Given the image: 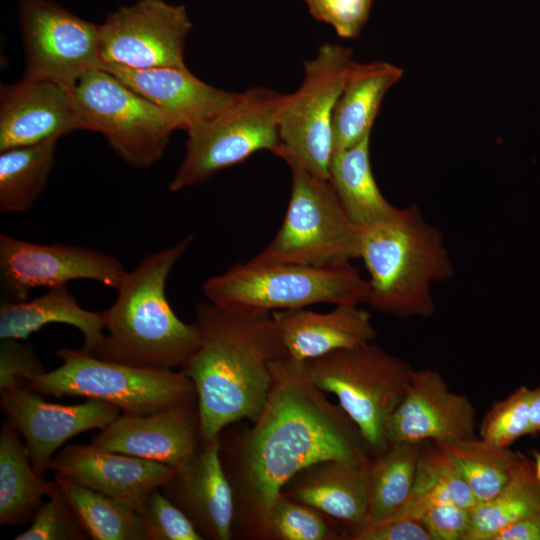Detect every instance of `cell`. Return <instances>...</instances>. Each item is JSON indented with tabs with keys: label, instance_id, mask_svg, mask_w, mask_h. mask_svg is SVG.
Returning a JSON list of instances; mask_svg holds the SVG:
<instances>
[{
	"label": "cell",
	"instance_id": "1",
	"mask_svg": "<svg viewBox=\"0 0 540 540\" xmlns=\"http://www.w3.org/2000/svg\"><path fill=\"white\" fill-rule=\"evenodd\" d=\"M266 404L252 427L229 439L219 434L220 458L232 487L233 537L267 540L272 506L300 471L329 459L372 457L359 429L310 380L303 362L272 366Z\"/></svg>",
	"mask_w": 540,
	"mask_h": 540
},
{
	"label": "cell",
	"instance_id": "2",
	"mask_svg": "<svg viewBox=\"0 0 540 540\" xmlns=\"http://www.w3.org/2000/svg\"><path fill=\"white\" fill-rule=\"evenodd\" d=\"M200 343L181 370L192 380L204 440L261 414L273 363L287 357L271 314L240 315L211 302L196 306Z\"/></svg>",
	"mask_w": 540,
	"mask_h": 540
},
{
	"label": "cell",
	"instance_id": "3",
	"mask_svg": "<svg viewBox=\"0 0 540 540\" xmlns=\"http://www.w3.org/2000/svg\"><path fill=\"white\" fill-rule=\"evenodd\" d=\"M194 240L189 234L176 244L146 255L127 273L112 306L105 311V339L92 354L145 368L182 367L200 343L195 323L183 322L166 297L168 276Z\"/></svg>",
	"mask_w": 540,
	"mask_h": 540
},
{
	"label": "cell",
	"instance_id": "4",
	"mask_svg": "<svg viewBox=\"0 0 540 540\" xmlns=\"http://www.w3.org/2000/svg\"><path fill=\"white\" fill-rule=\"evenodd\" d=\"M360 230V258L371 290L368 305L399 318L431 317L436 310L432 286L455 274L441 231L415 204Z\"/></svg>",
	"mask_w": 540,
	"mask_h": 540
},
{
	"label": "cell",
	"instance_id": "5",
	"mask_svg": "<svg viewBox=\"0 0 540 540\" xmlns=\"http://www.w3.org/2000/svg\"><path fill=\"white\" fill-rule=\"evenodd\" d=\"M202 291L215 306L240 315H265L314 304H368L370 284L351 262L328 265L250 259L209 277Z\"/></svg>",
	"mask_w": 540,
	"mask_h": 540
},
{
	"label": "cell",
	"instance_id": "6",
	"mask_svg": "<svg viewBox=\"0 0 540 540\" xmlns=\"http://www.w3.org/2000/svg\"><path fill=\"white\" fill-rule=\"evenodd\" d=\"M313 384L332 393L360 431L372 457L389 444L386 424L403 399L413 368L374 341L304 361Z\"/></svg>",
	"mask_w": 540,
	"mask_h": 540
},
{
	"label": "cell",
	"instance_id": "7",
	"mask_svg": "<svg viewBox=\"0 0 540 540\" xmlns=\"http://www.w3.org/2000/svg\"><path fill=\"white\" fill-rule=\"evenodd\" d=\"M56 355L62 364L32 378L26 386L43 396L104 401L127 415H144L197 401L195 386L182 370L132 366L83 349L61 348Z\"/></svg>",
	"mask_w": 540,
	"mask_h": 540
},
{
	"label": "cell",
	"instance_id": "8",
	"mask_svg": "<svg viewBox=\"0 0 540 540\" xmlns=\"http://www.w3.org/2000/svg\"><path fill=\"white\" fill-rule=\"evenodd\" d=\"M282 97L267 88H251L210 119L189 128L185 155L169 190L178 192L205 182L258 151L276 154Z\"/></svg>",
	"mask_w": 540,
	"mask_h": 540
},
{
	"label": "cell",
	"instance_id": "9",
	"mask_svg": "<svg viewBox=\"0 0 540 540\" xmlns=\"http://www.w3.org/2000/svg\"><path fill=\"white\" fill-rule=\"evenodd\" d=\"M283 223L256 256L264 262L328 265L360 258L361 230L348 217L329 179L295 163Z\"/></svg>",
	"mask_w": 540,
	"mask_h": 540
},
{
	"label": "cell",
	"instance_id": "10",
	"mask_svg": "<svg viewBox=\"0 0 540 540\" xmlns=\"http://www.w3.org/2000/svg\"><path fill=\"white\" fill-rule=\"evenodd\" d=\"M83 130L101 133L114 152L134 168H148L181 129L169 113L99 67L70 88Z\"/></svg>",
	"mask_w": 540,
	"mask_h": 540
},
{
	"label": "cell",
	"instance_id": "11",
	"mask_svg": "<svg viewBox=\"0 0 540 540\" xmlns=\"http://www.w3.org/2000/svg\"><path fill=\"white\" fill-rule=\"evenodd\" d=\"M353 63L349 48L331 43H323L315 57L304 62L302 84L282 97L280 148L275 155L329 179L334 108Z\"/></svg>",
	"mask_w": 540,
	"mask_h": 540
},
{
	"label": "cell",
	"instance_id": "12",
	"mask_svg": "<svg viewBox=\"0 0 540 540\" xmlns=\"http://www.w3.org/2000/svg\"><path fill=\"white\" fill-rule=\"evenodd\" d=\"M20 30L26 55L24 78L72 88L100 59V25L47 0H21Z\"/></svg>",
	"mask_w": 540,
	"mask_h": 540
},
{
	"label": "cell",
	"instance_id": "13",
	"mask_svg": "<svg viewBox=\"0 0 540 540\" xmlns=\"http://www.w3.org/2000/svg\"><path fill=\"white\" fill-rule=\"evenodd\" d=\"M191 28L183 5L139 0L122 6L100 25L101 62L133 69L186 68L184 47Z\"/></svg>",
	"mask_w": 540,
	"mask_h": 540
},
{
	"label": "cell",
	"instance_id": "14",
	"mask_svg": "<svg viewBox=\"0 0 540 540\" xmlns=\"http://www.w3.org/2000/svg\"><path fill=\"white\" fill-rule=\"evenodd\" d=\"M128 271L115 257L92 248L39 244L0 235L1 287L8 301L28 300L32 289L78 279L118 289Z\"/></svg>",
	"mask_w": 540,
	"mask_h": 540
},
{
	"label": "cell",
	"instance_id": "15",
	"mask_svg": "<svg viewBox=\"0 0 540 540\" xmlns=\"http://www.w3.org/2000/svg\"><path fill=\"white\" fill-rule=\"evenodd\" d=\"M42 396L25 385L0 391L1 409L23 438L32 466L41 477L65 442L83 432L106 428L121 412L104 401L87 399L63 405Z\"/></svg>",
	"mask_w": 540,
	"mask_h": 540
},
{
	"label": "cell",
	"instance_id": "16",
	"mask_svg": "<svg viewBox=\"0 0 540 540\" xmlns=\"http://www.w3.org/2000/svg\"><path fill=\"white\" fill-rule=\"evenodd\" d=\"M475 410L469 398L451 390L442 375L414 370L407 391L386 424L388 444L444 442L475 436Z\"/></svg>",
	"mask_w": 540,
	"mask_h": 540
},
{
	"label": "cell",
	"instance_id": "17",
	"mask_svg": "<svg viewBox=\"0 0 540 540\" xmlns=\"http://www.w3.org/2000/svg\"><path fill=\"white\" fill-rule=\"evenodd\" d=\"M203 441L198 402L191 401L144 415L122 414L100 430L91 444L179 467Z\"/></svg>",
	"mask_w": 540,
	"mask_h": 540
},
{
	"label": "cell",
	"instance_id": "18",
	"mask_svg": "<svg viewBox=\"0 0 540 540\" xmlns=\"http://www.w3.org/2000/svg\"><path fill=\"white\" fill-rule=\"evenodd\" d=\"M49 470L139 512L148 494L160 488L176 467L90 443L67 445L53 457Z\"/></svg>",
	"mask_w": 540,
	"mask_h": 540
},
{
	"label": "cell",
	"instance_id": "19",
	"mask_svg": "<svg viewBox=\"0 0 540 540\" xmlns=\"http://www.w3.org/2000/svg\"><path fill=\"white\" fill-rule=\"evenodd\" d=\"M193 523L204 539L233 538L235 503L220 458L219 436L199 449L160 487Z\"/></svg>",
	"mask_w": 540,
	"mask_h": 540
},
{
	"label": "cell",
	"instance_id": "20",
	"mask_svg": "<svg viewBox=\"0 0 540 540\" xmlns=\"http://www.w3.org/2000/svg\"><path fill=\"white\" fill-rule=\"evenodd\" d=\"M83 130L71 90L62 84L24 78L0 90V152L58 139Z\"/></svg>",
	"mask_w": 540,
	"mask_h": 540
},
{
	"label": "cell",
	"instance_id": "21",
	"mask_svg": "<svg viewBox=\"0 0 540 540\" xmlns=\"http://www.w3.org/2000/svg\"><path fill=\"white\" fill-rule=\"evenodd\" d=\"M373 457L362 460L329 459L296 474L282 493L309 505L346 529L368 520L369 469Z\"/></svg>",
	"mask_w": 540,
	"mask_h": 540
},
{
	"label": "cell",
	"instance_id": "22",
	"mask_svg": "<svg viewBox=\"0 0 540 540\" xmlns=\"http://www.w3.org/2000/svg\"><path fill=\"white\" fill-rule=\"evenodd\" d=\"M98 67L169 113L184 131L210 119L240 94L201 81L187 67L133 69L109 62Z\"/></svg>",
	"mask_w": 540,
	"mask_h": 540
},
{
	"label": "cell",
	"instance_id": "23",
	"mask_svg": "<svg viewBox=\"0 0 540 540\" xmlns=\"http://www.w3.org/2000/svg\"><path fill=\"white\" fill-rule=\"evenodd\" d=\"M287 358L304 362L372 342L377 331L359 305H336L326 313L304 308L271 313Z\"/></svg>",
	"mask_w": 540,
	"mask_h": 540
},
{
	"label": "cell",
	"instance_id": "24",
	"mask_svg": "<svg viewBox=\"0 0 540 540\" xmlns=\"http://www.w3.org/2000/svg\"><path fill=\"white\" fill-rule=\"evenodd\" d=\"M51 323L77 328L83 335V350L94 354L105 339V311L82 308L66 285L49 288L33 300L5 301L0 308V339L23 340Z\"/></svg>",
	"mask_w": 540,
	"mask_h": 540
},
{
	"label": "cell",
	"instance_id": "25",
	"mask_svg": "<svg viewBox=\"0 0 540 540\" xmlns=\"http://www.w3.org/2000/svg\"><path fill=\"white\" fill-rule=\"evenodd\" d=\"M402 75L400 67L385 61L352 64L334 108L333 154L371 135L384 96Z\"/></svg>",
	"mask_w": 540,
	"mask_h": 540
},
{
	"label": "cell",
	"instance_id": "26",
	"mask_svg": "<svg viewBox=\"0 0 540 540\" xmlns=\"http://www.w3.org/2000/svg\"><path fill=\"white\" fill-rule=\"evenodd\" d=\"M329 181L350 220L360 229L391 217L397 207L381 193L370 163V135L333 154Z\"/></svg>",
	"mask_w": 540,
	"mask_h": 540
},
{
	"label": "cell",
	"instance_id": "27",
	"mask_svg": "<svg viewBox=\"0 0 540 540\" xmlns=\"http://www.w3.org/2000/svg\"><path fill=\"white\" fill-rule=\"evenodd\" d=\"M7 421L0 433V524L18 525L33 519L43 496L56 482L34 470L25 443Z\"/></svg>",
	"mask_w": 540,
	"mask_h": 540
},
{
	"label": "cell",
	"instance_id": "28",
	"mask_svg": "<svg viewBox=\"0 0 540 540\" xmlns=\"http://www.w3.org/2000/svg\"><path fill=\"white\" fill-rule=\"evenodd\" d=\"M441 503L472 509L477 500L453 458L434 443L432 448L423 447L421 451L407 501L386 520H419L428 508Z\"/></svg>",
	"mask_w": 540,
	"mask_h": 540
},
{
	"label": "cell",
	"instance_id": "29",
	"mask_svg": "<svg viewBox=\"0 0 540 540\" xmlns=\"http://www.w3.org/2000/svg\"><path fill=\"white\" fill-rule=\"evenodd\" d=\"M57 139L0 154V211L25 213L44 190L55 163Z\"/></svg>",
	"mask_w": 540,
	"mask_h": 540
},
{
	"label": "cell",
	"instance_id": "30",
	"mask_svg": "<svg viewBox=\"0 0 540 540\" xmlns=\"http://www.w3.org/2000/svg\"><path fill=\"white\" fill-rule=\"evenodd\" d=\"M424 443H391L384 452L372 458L366 524L386 520L405 504L413 487Z\"/></svg>",
	"mask_w": 540,
	"mask_h": 540
},
{
	"label": "cell",
	"instance_id": "31",
	"mask_svg": "<svg viewBox=\"0 0 540 540\" xmlns=\"http://www.w3.org/2000/svg\"><path fill=\"white\" fill-rule=\"evenodd\" d=\"M454 460L477 501L498 494L512 479L524 460L509 448L470 437L434 442Z\"/></svg>",
	"mask_w": 540,
	"mask_h": 540
},
{
	"label": "cell",
	"instance_id": "32",
	"mask_svg": "<svg viewBox=\"0 0 540 540\" xmlns=\"http://www.w3.org/2000/svg\"><path fill=\"white\" fill-rule=\"evenodd\" d=\"M540 482L524 458L509 483L495 496L477 501L465 540H493L510 523L539 513Z\"/></svg>",
	"mask_w": 540,
	"mask_h": 540
},
{
	"label": "cell",
	"instance_id": "33",
	"mask_svg": "<svg viewBox=\"0 0 540 540\" xmlns=\"http://www.w3.org/2000/svg\"><path fill=\"white\" fill-rule=\"evenodd\" d=\"M78 520L93 540H145L138 512L124 503L54 475Z\"/></svg>",
	"mask_w": 540,
	"mask_h": 540
},
{
	"label": "cell",
	"instance_id": "34",
	"mask_svg": "<svg viewBox=\"0 0 540 540\" xmlns=\"http://www.w3.org/2000/svg\"><path fill=\"white\" fill-rule=\"evenodd\" d=\"M339 524L315 508L290 499L282 492L267 520V540H343Z\"/></svg>",
	"mask_w": 540,
	"mask_h": 540
},
{
	"label": "cell",
	"instance_id": "35",
	"mask_svg": "<svg viewBox=\"0 0 540 540\" xmlns=\"http://www.w3.org/2000/svg\"><path fill=\"white\" fill-rule=\"evenodd\" d=\"M533 390L521 386L506 398L494 402L479 426V437L493 445L509 448L527 435Z\"/></svg>",
	"mask_w": 540,
	"mask_h": 540
},
{
	"label": "cell",
	"instance_id": "36",
	"mask_svg": "<svg viewBox=\"0 0 540 540\" xmlns=\"http://www.w3.org/2000/svg\"><path fill=\"white\" fill-rule=\"evenodd\" d=\"M47 498L36 511L31 525L16 535L15 540L90 539L57 483Z\"/></svg>",
	"mask_w": 540,
	"mask_h": 540
},
{
	"label": "cell",
	"instance_id": "37",
	"mask_svg": "<svg viewBox=\"0 0 540 540\" xmlns=\"http://www.w3.org/2000/svg\"><path fill=\"white\" fill-rule=\"evenodd\" d=\"M145 540H203L185 513L156 488L138 512Z\"/></svg>",
	"mask_w": 540,
	"mask_h": 540
},
{
	"label": "cell",
	"instance_id": "38",
	"mask_svg": "<svg viewBox=\"0 0 540 540\" xmlns=\"http://www.w3.org/2000/svg\"><path fill=\"white\" fill-rule=\"evenodd\" d=\"M310 14L346 39L357 38L365 26L372 0H304Z\"/></svg>",
	"mask_w": 540,
	"mask_h": 540
},
{
	"label": "cell",
	"instance_id": "39",
	"mask_svg": "<svg viewBox=\"0 0 540 540\" xmlns=\"http://www.w3.org/2000/svg\"><path fill=\"white\" fill-rule=\"evenodd\" d=\"M35 349L19 339H1L0 391L23 386L45 373Z\"/></svg>",
	"mask_w": 540,
	"mask_h": 540
},
{
	"label": "cell",
	"instance_id": "40",
	"mask_svg": "<svg viewBox=\"0 0 540 540\" xmlns=\"http://www.w3.org/2000/svg\"><path fill=\"white\" fill-rule=\"evenodd\" d=\"M419 521L432 540H465L471 522V509L454 503H441L428 508Z\"/></svg>",
	"mask_w": 540,
	"mask_h": 540
},
{
	"label": "cell",
	"instance_id": "41",
	"mask_svg": "<svg viewBox=\"0 0 540 540\" xmlns=\"http://www.w3.org/2000/svg\"><path fill=\"white\" fill-rule=\"evenodd\" d=\"M349 540H432L425 526L415 519H393L365 524L347 534Z\"/></svg>",
	"mask_w": 540,
	"mask_h": 540
},
{
	"label": "cell",
	"instance_id": "42",
	"mask_svg": "<svg viewBox=\"0 0 540 540\" xmlns=\"http://www.w3.org/2000/svg\"><path fill=\"white\" fill-rule=\"evenodd\" d=\"M493 540H540L539 513L510 523L502 528Z\"/></svg>",
	"mask_w": 540,
	"mask_h": 540
},
{
	"label": "cell",
	"instance_id": "43",
	"mask_svg": "<svg viewBox=\"0 0 540 540\" xmlns=\"http://www.w3.org/2000/svg\"><path fill=\"white\" fill-rule=\"evenodd\" d=\"M540 432V387L533 390L530 405V421L527 435H536Z\"/></svg>",
	"mask_w": 540,
	"mask_h": 540
},
{
	"label": "cell",
	"instance_id": "44",
	"mask_svg": "<svg viewBox=\"0 0 540 540\" xmlns=\"http://www.w3.org/2000/svg\"><path fill=\"white\" fill-rule=\"evenodd\" d=\"M534 456H535V468H534L535 476L537 480L540 482V452H536Z\"/></svg>",
	"mask_w": 540,
	"mask_h": 540
},
{
	"label": "cell",
	"instance_id": "45",
	"mask_svg": "<svg viewBox=\"0 0 540 540\" xmlns=\"http://www.w3.org/2000/svg\"><path fill=\"white\" fill-rule=\"evenodd\" d=\"M539 518H540V511H539Z\"/></svg>",
	"mask_w": 540,
	"mask_h": 540
}]
</instances>
